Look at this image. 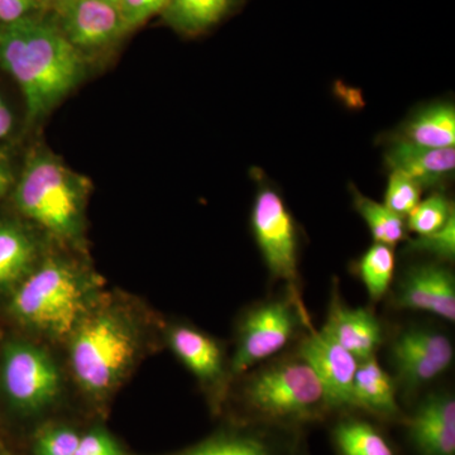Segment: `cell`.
<instances>
[{
	"label": "cell",
	"instance_id": "7a4b0ae2",
	"mask_svg": "<svg viewBox=\"0 0 455 455\" xmlns=\"http://www.w3.org/2000/svg\"><path fill=\"white\" fill-rule=\"evenodd\" d=\"M66 343L75 381L88 400L103 407L142 355L145 328L130 307L100 298Z\"/></svg>",
	"mask_w": 455,
	"mask_h": 455
},
{
	"label": "cell",
	"instance_id": "8992f818",
	"mask_svg": "<svg viewBox=\"0 0 455 455\" xmlns=\"http://www.w3.org/2000/svg\"><path fill=\"white\" fill-rule=\"evenodd\" d=\"M0 381L8 403L26 418L47 414L61 396L56 362L46 350L27 341H12L5 347Z\"/></svg>",
	"mask_w": 455,
	"mask_h": 455
},
{
	"label": "cell",
	"instance_id": "d6986e66",
	"mask_svg": "<svg viewBox=\"0 0 455 455\" xmlns=\"http://www.w3.org/2000/svg\"><path fill=\"white\" fill-rule=\"evenodd\" d=\"M38 262L31 233L14 221L0 220V290L16 289Z\"/></svg>",
	"mask_w": 455,
	"mask_h": 455
},
{
	"label": "cell",
	"instance_id": "3957f363",
	"mask_svg": "<svg viewBox=\"0 0 455 455\" xmlns=\"http://www.w3.org/2000/svg\"><path fill=\"white\" fill-rule=\"evenodd\" d=\"M94 275L71 260L51 257L37 263L12 296V315L29 331L68 341L99 299Z\"/></svg>",
	"mask_w": 455,
	"mask_h": 455
},
{
	"label": "cell",
	"instance_id": "1f68e13d",
	"mask_svg": "<svg viewBox=\"0 0 455 455\" xmlns=\"http://www.w3.org/2000/svg\"><path fill=\"white\" fill-rule=\"evenodd\" d=\"M16 175L7 156L0 154V200L7 196L8 191L16 184Z\"/></svg>",
	"mask_w": 455,
	"mask_h": 455
},
{
	"label": "cell",
	"instance_id": "6da1fadb",
	"mask_svg": "<svg viewBox=\"0 0 455 455\" xmlns=\"http://www.w3.org/2000/svg\"><path fill=\"white\" fill-rule=\"evenodd\" d=\"M0 68L16 80L25 98L27 116L35 122L83 82L86 57L66 40L52 20L38 14L0 27Z\"/></svg>",
	"mask_w": 455,
	"mask_h": 455
},
{
	"label": "cell",
	"instance_id": "4fadbf2b",
	"mask_svg": "<svg viewBox=\"0 0 455 455\" xmlns=\"http://www.w3.org/2000/svg\"><path fill=\"white\" fill-rule=\"evenodd\" d=\"M407 439L416 455H455V400L451 394L424 398L406 416Z\"/></svg>",
	"mask_w": 455,
	"mask_h": 455
},
{
	"label": "cell",
	"instance_id": "52a82bcc",
	"mask_svg": "<svg viewBox=\"0 0 455 455\" xmlns=\"http://www.w3.org/2000/svg\"><path fill=\"white\" fill-rule=\"evenodd\" d=\"M302 324H307V319L296 293L283 300L263 302L248 311L239 325L230 376H239L276 355Z\"/></svg>",
	"mask_w": 455,
	"mask_h": 455
},
{
	"label": "cell",
	"instance_id": "9a60e30c",
	"mask_svg": "<svg viewBox=\"0 0 455 455\" xmlns=\"http://www.w3.org/2000/svg\"><path fill=\"white\" fill-rule=\"evenodd\" d=\"M274 427L241 423L218 431L176 455H291L298 443L278 438Z\"/></svg>",
	"mask_w": 455,
	"mask_h": 455
},
{
	"label": "cell",
	"instance_id": "7402d4cb",
	"mask_svg": "<svg viewBox=\"0 0 455 455\" xmlns=\"http://www.w3.org/2000/svg\"><path fill=\"white\" fill-rule=\"evenodd\" d=\"M407 142L447 148L455 143V110L451 104H435L416 114L403 130Z\"/></svg>",
	"mask_w": 455,
	"mask_h": 455
},
{
	"label": "cell",
	"instance_id": "9c48e42d",
	"mask_svg": "<svg viewBox=\"0 0 455 455\" xmlns=\"http://www.w3.org/2000/svg\"><path fill=\"white\" fill-rule=\"evenodd\" d=\"M52 14L53 25L85 57L112 49L131 33L118 5L104 0H70Z\"/></svg>",
	"mask_w": 455,
	"mask_h": 455
},
{
	"label": "cell",
	"instance_id": "d4e9b609",
	"mask_svg": "<svg viewBox=\"0 0 455 455\" xmlns=\"http://www.w3.org/2000/svg\"><path fill=\"white\" fill-rule=\"evenodd\" d=\"M83 431L62 421H51L38 427L32 436V455H74Z\"/></svg>",
	"mask_w": 455,
	"mask_h": 455
},
{
	"label": "cell",
	"instance_id": "ac0fdd59",
	"mask_svg": "<svg viewBox=\"0 0 455 455\" xmlns=\"http://www.w3.org/2000/svg\"><path fill=\"white\" fill-rule=\"evenodd\" d=\"M352 397L353 407L363 410L383 421L405 423L406 415L398 406L395 383L390 374L373 357L358 364Z\"/></svg>",
	"mask_w": 455,
	"mask_h": 455
},
{
	"label": "cell",
	"instance_id": "484cf974",
	"mask_svg": "<svg viewBox=\"0 0 455 455\" xmlns=\"http://www.w3.org/2000/svg\"><path fill=\"white\" fill-rule=\"evenodd\" d=\"M454 215L453 203L443 194H434L410 212L407 228L419 236L429 235L442 229Z\"/></svg>",
	"mask_w": 455,
	"mask_h": 455
},
{
	"label": "cell",
	"instance_id": "cb8c5ba5",
	"mask_svg": "<svg viewBox=\"0 0 455 455\" xmlns=\"http://www.w3.org/2000/svg\"><path fill=\"white\" fill-rule=\"evenodd\" d=\"M394 272L395 254L388 245L374 243L359 259V277L373 301L381 300L386 295Z\"/></svg>",
	"mask_w": 455,
	"mask_h": 455
},
{
	"label": "cell",
	"instance_id": "ba28073f",
	"mask_svg": "<svg viewBox=\"0 0 455 455\" xmlns=\"http://www.w3.org/2000/svg\"><path fill=\"white\" fill-rule=\"evenodd\" d=\"M252 229L272 276L287 283L298 280L299 239L295 221L283 197L260 188L253 204Z\"/></svg>",
	"mask_w": 455,
	"mask_h": 455
},
{
	"label": "cell",
	"instance_id": "2e32d148",
	"mask_svg": "<svg viewBox=\"0 0 455 455\" xmlns=\"http://www.w3.org/2000/svg\"><path fill=\"white\" fill-rule=\"evenodd\" d=\"M323 329L361 362L372 358L383 339L381 324L370 310L344 307L338 299Z\"/></svg>",
	"mask_w": 455,
	"mask_h": 455
},
{
	"label": "cell",
	"instance_id": "44dd1931",
	"mask_svg": "<svg viewBox=\"0 0 455 455\" xmlns=\"http://www.w3.org/2000/svg\"><path fill=\"white\" fill-rule=\"evenodd\" d=\"M338 455H398L388 436L377 425L358 416H343L331 427Z\"/></svg>",
	"mask_w": 455,
	"mask_h": 455
},
{
	"label": "cell",
	"instance_id": "5b68a950",
	"mask_svg": "<svg viewBox=\"0 0 455 455\" xmlns=\"http://www.w3.org/2000/svg\"><path fill=\"white\" fill-rule=\"evenodd\" d=\"M242 409L241 423L284 431L322 421L331 412L322 383L299 355L252 374L242 390Z\"/></svg>",
	"mask_w": 455,
	"mask_h": 455
},
{
	"label": "cell",
	"instance_id": "f546056e",
	"mask_svg": "<svg viewBox=\"0 0 455 455\" xmlns=\"http://www.w3.org/2000/svg\"><path fill=\"white\" fill-rule=\"evenodd\" d=\"M169 3L170 0H118L116 5L128 31L133 32L152 17L160 16Z\"/></svg>",
	"mask_w": 455,
	"mask_h": 455
},
{
	"label": "cell",
	"instance_id": "d590c367",
	"mask_svg": "<svg viewBox=\"0 0 455 455\" xmlns=\"http://www.w3.org/2000/svg\"><path fill=\"white\" fill-rule=\"evenodd\" d=\"M104 2L113 3V4H116V3H118V0H104Z\"/></svg>",
	"mask_w": 455,
	"mask_h": 455
},
{
	"label": "cell",
	"instance_id": "277c9868",
	"mask_svg": "<svg viewBox=\"0 0 455 455\" xmlns=\"http://www.w3.org/2000/svg\"><path fill=\"white\" fill-rule=\"evenodd\" d=\"M90 191L89 179L41 146L26 158L14 184V203L20 214L57 241L79 248L84 243Z\"/></svg>",
	"mask_w": 455,
	"mask_h": 455
},
{
	"label": "cell",
	"instance_id": "30bf717a",
	"mask_svg": "<svg viewBox=\"0 0 455 455\" xmlns=\"http://www.w3.org/2000/svg\"><path fill=\"white\" fill-rule=\"evenodd\" d=\"M454 358L453 344L438 331L412 328L392 341L391 363L407 392L444 373Z\"/></svg>",
	"mask_w": 455,
	"mask_h": 455
},
{
	"label": "cell",
	"instance_id": "603a6c76",
	"mask_svg": "<svg viewBox=\"0 0 455 455\" xmlns=\"http://www.w3.org/2000/svg\"><path fill=\"white\" fill-rule=\"evenodd\" d=\"M355 206L366 220L374 242L394 247L405 239L406 226L403 218L390 211L383 204L362 196L355 190Z\"/></svg>",
	"mask_w": 455,
	"mask_h": 455
},
{
	"label": "cell",
	"instance_id": "83f0119b",
	"mask_svg": "<svg viewBox=\"0 0 455 455\" xmlns=\"http://www.w3.org/2000/svg\"><path fill=\"white\" fill-rule=\"evenodd\" d=\"M407 250L427 252L440 259L451 260L455 256V215L438 232L421 235L409 242Z\"/></svg>",
	"mask_w": 455,
	"mask_h": 455
},
{
	"label": "cell",
	"instance_id": "836d02e7",
	"mask_svg": "<svg viewBox=\"0 0 455 455\" xmlns=\"http://www.w3.org/2000/svg\"><path fill=\"white\" fill-rule=\"evenodd\" d=\"M36 2H37L41 12H51V13H53V12L61 8L62 5H65L70 0H36Z\"/></svg>",
	"mask_w": 455,
	"mask_h": 455
},
{
	"label": "cell",
	"instance_id": "7c38bea8",
	"mask_svg": "<svg viewBox=\"0 0 455 455\" xmlns=\"http://www.w3.org/2000/svg\"><path fill=\"white\" fill-rule=\"evenodd\" d=\"M170 348L184 366L212 392V409L220 412L227 371L220 344L211 335L188 325H176L167 334Z\"/></svg>",
	"mask_w": 455,
	"mask_h": 455
},
{
	"label": "cell",
	"instance_id": "ffe728a7",
	"mask_svg": "<svg viewBox=\"0 0 455 455\" xmlns=\"http://www.w3.org/2000/svg\"><path fill=\"white\" fill-rule=\"evenodd\" d=\"M241 0H170L161 18L182 36L203 35L238 7Z\"/></svg>",
	"mask_w": 455,
	"mask_h": 455
},
{
	"label": "cell",
	"instance_id": "d6a6232c",
	"mask_svg": "<svg viewBox=\"0 0 455 455\" xmlns=\"http://www.w3.org/2000/svg\"><path fill=\"white\" fill-rule=\"evenodd\" d=\"M14 127V116L5 99L0 95V140L12 133Z\"/></svg>",
	"mask_w": 455,
	"mask_h": 455
},
{
	"label": "cell",
	"instance_id": "4dcf8cb0",
	"mask_svg": "<svg viewBox=\"0 0 455 455\" xmlns=\"http://www.w3.org/2000/svg\"><path fill=\"white\" fill-rule=\"evenodd\" d=\"M41 14L36 0H0V27H7Z\"/></svg>",
	"mask_w": 455,
	"mask_h": 455
},
{
	"label": "cell",
	"instance_id": "8fae6325",
	"mask_svg": "<svg viewBox=\"0 0 455 455\" xmlns=\"http://www.w3.org/2000/svg\"><path fill=\"white\" fill-rule=\"evenodd\" d=\"M299 355L322 383L331 411L353 409V381L359 361L331 337L324 329L311 331L301 341Z\"/></svg>",
	"mask_w": 455,
	"mask_h": 455
},
{
	"label": "cell",
	"instance_id": "f1b7e54d",
	"mask_svg": "<svg viewBox=\"0 0 455 455\" xmlns=\"http://www.w3.org/2000/svg\"><path fill=\"white\" fill-rule=\"evenodd\" d=\"M74 455H132L112 434L100 427L83 431Z\"/></svg>",
	"mask_w": 455,
	"mask_h": 455
},
{
	"label": "cell",
	"instance_id": "4316f807",
	"mask_svg": "<svg viewBox=\"0 0 455 455\" xmlns=\"http://www.w3.org/2000/svg\"><path fill=\"white\" fill-rule=\"evenodd\" d=\"M421 188L415 180L405 173L391 171L383 205L400 217H409L410 212L420 203Z\"/></svg>",
	"mask_w": 455,
	"mask_h": 455
},
{
	"label": "cell",
	"instance_id": "e575fe53",
	"mask_svg": "<svg viewBox=\"0 0 455 455\" xmlns=\"http://www.w3.org/2000/svg\"><path fill=\"white\" fill-rule=\"evenodd\" d=\"M291 455H307V453H304V451H299V444L296 445L295 449H293Z\"/></svg>",
	"mask_w": 455,
	"mask_h": 455
},
{
	"label": "cell",
	"instance_id": "8d00e7d4",
	"mask_svg": "<svg viewBox=\"0 0 455 455\" xmlns=\"http://www.w3.org/2000/svg\"><path fill=\"white\" fill-rule=\"evenodd\" d=\"M0 455H3L2 453H0Z\"/></svg>",
	"mask_w": 455,
	"mask_h": 455
},
{
	"label": "cell",
	"instance_id": "e0dca14e",
	"mask_svg": "<svg viewBox=\"0 0 455 455\" xmlns=\"http://www.w3.org/2000/svg\"><path fill=\"white\" fill-rule=\"evenodd\" d=\"M391 171L405 173L421 188L439 187L455 167L454 147L430 148L400 140L386 154Z\"/></svg>",
	"mask_w": 455,
	"mask_h": 455
},
{
	"label": "cell",
	"instance_id": "5bb4252c",
	"mask_svg": "<svg viewBox=\"0 0 455 455\" xmlns=\"http://www.w3.org/2000/svg\"><path fill=\"white\" fill-rule=\"evenodd\" d=\"M396 304L401 309L427 311L453 323L455 280L439 265L415 266L406 272L398 287Z\"/></svg>",
	"mask_w": 455,
	"mask_h": 455
}]
</instances>
